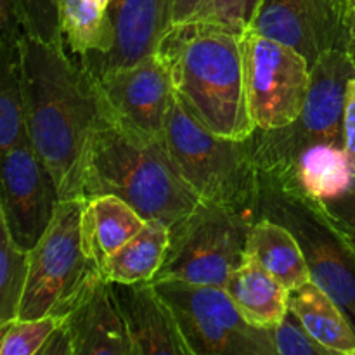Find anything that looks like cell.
I'll return each mask as SVG.
<instances>
[{
  "instance_id": "obj_1",
  "label": "cell",
  "mask_w": 355,
  "mask_h": 355,
  "mask_svg": "<svg viewBox=\"0 0 355 355\" xmlns=\"http://www.w3.org/2000/svg\"><path fill=\"white\" fill-rule=\"evenodd\" d=\"M19 64L31 146L54 177L61 201L80 198L83 158L104 110L96 80L64 47L26 33L19 38Z\"/></svg>"
},
{
  "instance_id": "obj_2",
  "label": "cell",
  "mask_w": 355,
  "mask_h": 355,
  "mask_svg": "<svg viewBox=\"0 0 355 355\" xmlns=\"http://www.w3.org/2000/svg\"><path fill=\"white\" fill-rule=\"evenodd\" d=\"M104 194L127 201L142 218H158L168 227L201 203L173 162L165 139L130 127L106 104L90 135L80 182L82 200Z\"/></svg>"
},
{
  "instance_id": "obj_3",
  "label": "cell",
  "mask_w": 355,
  "mask_h": 355,
  "mask_svg": "<svg viewBox=\"0 0 355 355\" xmlns=\"http://www.w3.org/2000/svg\"><path fill=\"white\" fill-rule=\"evenodd\" d=\"M243 35L205 23L170 28L159 52L184 110L218 135L248 139L255 130L246 99Z\"/></svg>"
},
{
  "instance_id": "obj_4",
  "label": "cell",
  "mask_w": 355,
  "mask_h": 355,
  "mask_svg": "<svg viewBox=\"0 0 355 355\" xmlns=\"http://www.w3.org/2000/svg\"><path fill=\"white\" fill-rule=\"evenodd\" d=\"M163 139L180 173L201 200L241 211L255 222L259 168L248 139L224 137L208 130L177 97Z\"/></svg>"
},
{
  "instance_id": "obj_5",
  "label": "cell",
  "mask_w": 355,
  "mask_h": 355,
  "mask_svg": "<svg viewBox=\"0 0 355 355\" xmlns=\"http://www.w3.org/2000/svg\"><path fill=\"white\" fill-rule=\"evenodd\" d=\"M259 218L277 222L295 236L312 281L328 291L355 326V253L321 201L259 172Z\"/></svg>"
},
{
  "instance_id": "obj_6",
  "label": "cell",
  "mask_w": 355,
  "mask_h": 355,
  "mask_svg": "<svg viewBox=\"0 0 355 355\" xmlns=\"http://www.w3.org/2000/svg\"><path fill=\"white\" fill-rule=\"evenodd\" d=\"M354 76L355 68L345 49L329 51L319 59L312 68L307 99L297 120L270 130L255 128L248 137L259 172H284L302 151L314 144L343 146L347 85Z\"/></svg>"
},
{
  "instance_id": "obj_7",
  "label": "cell",
  "mask_w": 355,
  "mask_h": 355,
  "mask_svg": "<svg viewBox=\"0 0 355 355\" xmlns=\"http://www.w3.org/2000/svg\"><path fill=\"white\" fill-rule=\"evenodd\" d=\"M253 220L224 205L201 200L193 211L170 227V241L155 281L179 279L224 286L248 257Z\"/></svg>"
},
{
  "instance_id": "obj_8",
  "label": "cell",
  "mask_w": 355,
  "mask_h": 355,
  "mask_svg": "<svg viewBox=\"0 0 355 355\" xmlns=\"http://www.w3.org/2000/svg\"><path fill=\"white\" fill-rule=\"evenodd\" d=\"M82 200H62L51 225L30 252V274L17 319L62 318L101 270L83 250Z\"/></svg>"
},
{
  "instance_id": "obj_9",
  "label": "cell",
  "mask_w": 355,
  "mask_h": 355,
  "mask_svg": "<svg viewBox=\"0 0 355 355\" xmlns=\"http://www.w3.org/2000/svg\"><path fill=\"white\" fill-rule=\"evenodd\" d=\"M191 355H276L270 329L250 324L224 286L155 281Z\"/></svg>"
},
{
  "instance_id": "obj_10",
  "label": "cell",
  "mask_w": 355,
  "mask_h": 355,
  "mask_svg": "<svg viewBox=\"0 0 355 355\" xmlns=\"http://www.w3.org/2000/svg\"><path fill=\"white\" fill-rule=\"evenodd\" d=\"M246 99L255 128L286 127L304 110L311 87L307 59L288 45L248 30L243 33Z\"/></svg>"
},
{
  "instance_id": "obj_11",
  "label": "cell",
  "mask_w": 355,
  "mask_h": 355,
  "mask_svg": "<svg viewBox=\"0 0 355 355\" xmlns=\"http://www.w3.org/2000/svg\"><path fill=\"white\" fill-rule=\"evenodd\" d=\"M61 196L55 180L30 137L2 153L0 224L19 248L31 252L58 211Z\"/></svg>"
},
{
  "instance_id": "obj_12",
  "label": "cell",
  "mask_w": 355,
  "mask_h": 355,
  "mask_svg": "<svg viewBox=\"0 0 355 355\" xmlns=\"http://www.w3.org/2000/svg\"><path fill=\"white\" fill-rule=\"evenodd\" d=\"M250 30L300 52L311 69L345 49L349 12L342 0H262Z\"/></svg>"
},
{
  "instance_id": "obj_13",
  "label": "cell",
  "mask_w": 355,
  "mask_h": 355,
  "mask_svg": "<svg viewBox=\"0 0 355 355\" xmlns=\"http://www.w3.org/2000/svg\"><path fill=\"white\" fill-rule=\"evenodd\" d=\"M94 80L114 116L151 137L163 139L175 92L170 69L159 52Z\"/></svg>"
},
{
  "instance_id": "obj_14",
  "label": "cell",
  "mask_w": 355,
  "mask_h": 355,
  "mask_svg": "<svg viewBox=\"0 0 355 355\" xmlns=\"http://www.w3.org/2000/svg\"><path fill=\"white\" fill-rule=\"evenodd\" d=\"M111 49L82 64L92 78L155 54L172 28V0H113L107 10Z\"/></svg>"
},
{
  "instance_id": "obj_15",
  "label": "cell",
  "mask_w": 355,
  "mask_h": 355,
  "mask_svg": "<svg viewBox=\"0 0 355 355\" xmlns=\"http://www.w3.org/2000/svg\"><path fill=\"white\" fill-rule=\"evenodd\" d=\"M73 355H132V343L111 293L110 281L96 274L61 318Z\"/></svg>"
},
{
  "instance_id": "obj_16",
  "label": "cell",
  "mask_w": 355,
  "mask_h": 355,
  "mask_svg": "<svg viewBox=\"0 0 355 355\" xmlns=\"http://www.w3.org/2000/svg\"><path fill=\"white\" fill-rule=\"evenodd\" d=\"M111 293L132 343V355H191L175 315L153 283H113Z\"/></svg>"
},
{
  "instance_id": "obj_17",
  "label": "cell",
  "mask_w": 355,
  "mask_h": 355,
  "mask_svg": "<svg viewBox=\"0 0 355 355\" xmlns=\"http://www.w3.org/2000/svg\"><path fill=\"white\" fill-rule=\"evenodd\" d=\"M144 224L146 218H142L135 208L113 194L82 200L80 231L83 250L99 270L118 248L144 227Z\"/></svg>"
},
{
  "instance_id": "obj_18",
  "label": "cell",
  "mask_w": 355,
  "mask_h": 355,
  "mask_svg": "<svg viewBox=\"0 0 355 355\" xmlns=\"http://www.w3.org/2000/svg\"><path fill=\"white\" fill-rule=\"evenodd\" d=\"M266 175L319 201L340 196L355 182V170L345 148L329 142L311 146L284 172Z\"/></svg>"
},
{
  "instance_id": "obj_19",
  "label": "cell",
  "mask_w": 355,
  "mask_h": 355,
  "mask_svg": "<svg viewBox=\"0 0 355 355\" xmlns=\"http://www.w3.org/2000/svg\"><path fill=\"white\" fill-rule=\"evenodd\" d=\"M224 288L246 321L257 328H276L290 312V290L252 257L229 276Z\"/></svg>"
},
{
  "instance_id": "obj_20",
  "label": "cell",
  "mask_w": 355,
  "mask_h": 355,
  "mask_svg": "<svg viewBox=\"0 0 355 355\" xmlns=\"http://www.w3.org/2000/svg\"><path fill=\"white\" fill-rule=\"evenodd\" d=\"M290 311L309 333L333 354L355 355V326L328 291L314 281L290 291Z\"/></svg>"
},
{
  "instance_id": "obj_21",
  "label": "cell",
  "mask_w": 355,
  "mask_h": 355,
  "mask_svg": "<svg viewBox=\"0 0 355 355\" xmlns=\"http://www.w3.org/2000/svg\"><path fill=\"white\" fill-rule=\"evenodd\" d=\"M246 253L290 291L312 281L300 245L295 236L277 222L269 218L253 222Z\"/></svg>"
},
{
  "instance_id": "obj_22",
  "label": "cell",
  "mask_w": 355,
  "mask_h": 355,
  "mask_svg": "<svg viewBox=\"0 0 355 355\" xmlns=\"http://www.w3.org/2000/svg\"><path fill=\"white\" fill-rule=\"evenodd\" d=\"M168 241L165 222L146 220L144 227L106 260L101 274L113 283H151L162 269Z\"/></svg>"
},
{
  "instance_id": "obj_23",
  "label": "cell",
  "mask_w": 355,
  "mask_h": 355,
  "mask_svg": "<svg viewBox=\"0 0 355 355\" xmlns=\"http://www.w3.org/2000/svg\"><path fill=\"white\" fill-rule=\"evenodd\" d=\"M28 139L19 45H0V153Z\"/></svg>"
},
{
  "instance_id": "obj_24",
  "label": "cell",
  "mask_w": 355,
  "mask_h": 355,
  "mask_svg": "<svg viewBox=\"0 0 355 355\" xmlns=\"http://www.w3.org/2000/svg\"><path fill=\"white\" fill-rule=\"evenodd\" d=\"M0 238V326L19 315L30 274V252L19 248L3 224Z\"/></svg>"
},
{
  "instance_id": "obj_25",
  "label": "cell",
  "mask_w": 355,
  "mask_h": 355,
  "mask_svg": "<svg viewBox=\"0 0 355 355\" xmlns=\"http://www.w3.org/2000/svg\"><path fill=\"white\" fill-rule=\"evenodd\" d=\"M61 324V318L14 319L0 326V355H38L49 336Z\"/></svg>"
},
{
  "instance_id": "obj_26",
  "label": "cell",
  "mask_w": 355,
  "mask_h": 355,
  "mask_svg": "<svg viewBox=\"0 0 355 355\" xmlns=\"http://www.w3.org/2000/svg\"><path fill=\"white\" fill-rule=\"evenodd\" d=\"M24 33L45 44L64 47L59 21V0H12Z\"/></svg>"
},
{
  "instance_id": "obj_27",
  "label": "cell",
  "mask_w": 355,
  "mask_h": 355,
  "mask_svg": "<svg viewBox=\"0 0 355 355\" xmlns=\"http://www.w3.org/2000/svg\"><path fill=\"white\" fill-rule=\"evenodd\" d=\"M260 2L262 0H205L201 9L191 21L243 35L252 26Z\"/></svg>"
},
{
  "instance_id": "obj_28",
  "label": "cell",
  "mask_w": 355,
  "mask_h": 355,
  "mask_svg": "<svg viewBox=\"0 0 355 355\" xmlns=\"http://www.w3.org/2000/svg\"><path fill=\"white\" fill-rule=\"evenodd\" d=\"M272 331V342L276 355H335L329 349L318 342L311 333L305 329L300 319L288 312L286 318L270 329Z\"/></svg>"
},
{
  "instance_id": "obj_29",
  "label": "cell",
  "mask_w": 355,
  "mask_h": 355,
  "mask_svg": "<svg viewBox=\"0 0 355 355\" xmlns=\"http://www.w3.org/2000/svg\"><path fill=\"white\" fill-rule=\"evenodd\" d=\"M321 203L355 253V182L343 194L322 200Z\"/></svg>"
},
{
  "instance_id": "obj_30",
  "label": "cell",
  "mask_w": 355,
  "mask_h": 355,
  "mask_svg": "<svg viewBox=\"0 0 355 355\" xmlns=\"http://www.w3.org/2000/svg\"><path fill=\"white\" fill-rule=\"evenodd\" d=\"M343 148L355 170V76L347 85L345 113H343Z\"/></svg>"
},
{
  "instance_id": "obj_31",
  "label": "cell",
  "mask_w": 355,
  "mask_h": 355,
  "mask_svg": "<svg viewBox=\"0 0 355 355\" xmlns=\"http://www.w3.org/2000/svg\"><path fill=\"white\" fill-rule=\"evenodd\" d=\"M203 2L205 0H172V26L189 23L201 9Z\"/></svg>"
},
{
  "instance_id": "obj_32",
  "label": "cell",
  "mask_w": 355,
  "mask_h": 355,
  "mask_svg": "<svg viewBox=\"0 0 355 355\" xmlns=\"http://www.w3.org/2000/svg\"><path fill=\"white\" fill-rule=\"evenodd\" d=\"M38 355H73L71 343H69L66 333L62 331L61 324H59V328L49 336V340L45 342V345L42 347Z\"/></svg>"
},
{
  "instance_id": "obj_33",
  "label": "cell",
  "mask_w": 355,
  "mask_h": 355,
  "mask_svg": "<svg viewBox=\"0 0 355 355\" xmlns=\"http://www.w3.org/2000/svg\"><path fill=\"white\" fill-rule=\"evenodd\" d=\"M345 51L355 68V7H352L349 12V35H347Z\"/></svg>"
},
{
  "instance_id": "obj_34",
  "label": "cell",
  "mask_w": 355,
  "mask_h": 355,
  "mask_svg": "<svg viewBox=\"0 0 355 355\" xmlns=\"http://www.w3.org/2000/svg\"><path fill=\"white\" fill-rule=\"evenodd\" d=\"M96 2L99 3V6L103 7V9L110 10V6H111V2H113V0H96Z\"/></svg>"
},
{
  "instance_id": "obj_35",
  "label": "cell",
  "mask_w": 355,
  "mask_h": 355,
  "mask_svg": "<svg viewBox=\"0 0 355 355\" xmlns=\"http://www.w3.org/2000/svg\"><path fill=\"white\" fill-rule=\"evenodd\" d=\"M342 3H343V7L347 9V12H350V0H342Z\"/></svg>"
},
{
  "instance_id": "obj_36",
  "label": "cell",
  "mask_w": 355,
  "mask_h": 355,
  "mask_svg": "<svg viewBox=\"0 0 355 355\" xmlns=\"http://www.w3.org/2000/svg\"><path fill=\"white\" fill-rule=\"evenodd\" d=\"M352 7H355V0H350V9H352Z\"/></svg>"
}]
</instances>
